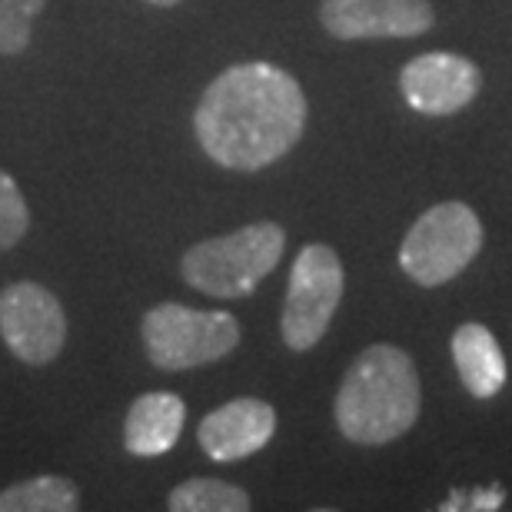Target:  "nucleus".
Listing matches in <instances>:
<instances>
[{"label":"nucleus","mask_w":512,"mask_h":512,"mask_svg":"<svg viewBox=\"0 0 512 512\" xmlns=\"http://www.w3.org/2000/svg\"><path fill=\"white\" fill-rule=\"evenodd\" d=\"M346 290V273L340 253L326 243H306L296 253L286 300L280 313V333L290 350H313L330 330Z\"/></svg>","instance_id":"423d86ee"},{"label":"nucleus","mask_w":512,"mask_h":512,"mask_svg":"<svg viewBox=\"0 0 512 512\" xmlns=\"http://www.w3.org/2000/svg\"><path fill=\"white\" fill-rule=\"evenodd\" d=\"M44 4L47 0H0V54H24L30 44V27Z\"/></svg>","instance_id":"2eb2a0df"},{"label":"nucleus","mask_w":512,"mask_h":512,"mask_svg":"<svg viewBox=\"0 0 512 512\" xmlns=\"http://www.w3.org/2000/svg\"><path fill=\"white\" fill-rule=\"evenodd\" d=\"M187 419V403L177 393H143L124 419V446L133 456H163L177 446Z\"/></svg>","instance_id":"9b49d317"},{"label":"nucleus","mask_w":512,"mask_h":512,"mask_svg":"<svg viewBox=\"0 0 512 512\" xmlns=\"http://www.w3.org/2000/svg\"><path fill=\"white\" fill-rule=\"evenodd\" d=\"M323 30L336 40H393L433 30L429 0H323Z\"/></svg>","instance_id":"1a4fd4ad"},{"label":"nucleus","mask_w":512,"mask_h":512,"mask_svg":"<svg viewBox=\"0 0 512 512\" xmlns=\"http://www.w3.org/2000/svg\"><path fill=\"white\" fill-rule=\"evenodd\" d=\"M0 336L24 366H50L67 343L64 303L34 280L4 286L0 290Z\"/></svg>","instance_id":"0eeeda50"},{"label":"nucleus","mask_w":512,"mask_h":512,"mask_svg":"<svg viewBox=\"0 0 512 512\" xmlns=\"http://www.w3.org/2000/svg\"><path fill=\"white\" fill-rule=\"evenodd\" d=\"M30 230V210L17 180L0 170V253L14 250Z\"/></svg>","instance_id":"dca6fc26"},{"label":"nucleus","mask_w":512,"mask_h":512,"mask_svg":"<svg viewBox=\"0 0 512 512\" xmlns=\"http://www.w3.org/2000/svg\"><path fill=\"white\" fill-rule=\"evenodd\" d=\"M147 4H153V7H177L180 0H147Z\"/></svg>","instance_id":"a211bd4d"},{"label":"nucleus","mask_w":512,"mask_h":512,"mask_svg":"<svg viewBox=\"0 0 512 512\" xmlns=\"http://www.w3.org/2000/svg\"><path fill=\"white\" fill-rule=\"evenodd\" d=\"M449 346H453L459 380L476 399H493L506 386V356L483 323H463Z\"/></svg>","instance_id":"f8f14e48"},{"label":"nucleus","mask_w":512,"mask_h":512,"mask_svg":"<svg viewBox=\"0 0 512 512\" xmlns=\"http://www.w3.org/2000/svg\"><path fill=\"white\" fill-rule=\"evenodd\" d=\"M449 499H453V503H443L439 509H499V506H503L506 493H503V489H489V493H486V489H476V493H469V496L466 493H453Z\"/></svg>","instance_id":"f3484780"},{"label":"nucleus","mask_w":512,"mask_h":512,"mask_svg":"<svg viewBox=\"0 0 512 512\" xmlns=\"http://www.w3.org/2000/svg\"><path fill=\"white\" fill-rule=\"evenodd\" d=\"M483 250V223L476 210L459 200H446L429 207L409 227L399 266L416 286H443L456 280Z\"/></svg>","instance_id":"39448f33"},{"label":"nucleus","mask_w":512,"mask_h":512,"mask_svg":"<svg viewBox=\"0 0 512 512\" xmlns=\"http://www.w3.org/2000/svg\"><path fill=\"white\" fill-rule=\"evenodd\" d=\"M286 250V230L280 223L260 220L223 237L200 240L180 260L187 286L217 300H243L276 270Z\"/></svg>","instance_id":"7ed1b4c3"},{"label":"nucleus","mask_w":512,"mask_h":512,"mask_svg":"<svg viewBox=\"0 0 512 512\" xmlns=\"http://www.w3.org/2000/svg\"><path fill=\"white\" fill-rule=\"evenodd\" d=\"M276 433V409L266 399L240 396L217 406L197 426V443L213 463H240L270 443Z\"/></svg>","instance_id":"9d476101"},{"label":"nucleus","mask_w":512,"mask_h":512,"mask_svg":"<svg viewBox=\"0 0 512 512\" xmlns=\"http://www.w3.org/2000/svg\"><path fill=\"white\" fill-rule=\"evenodd\" d=\"M77 506L80 489L57 473L24 479L0 493V512H74Z\"/></svg>","instance_id":"ddd939ff"},{"label":"nucleus","mask_w":512,"mask_h":512,"mask_svg":"<svg viewBox=\"0 0 512 512\" xmlns=\"http://www.w3.org/2000/svg\"><path fill=\"white\" fill-rule=\"evenodd\" d=\"M423 409V386L409 353L376 343L356 356L336 393L333 416L356 446H386L413 429Z\"/></svg>","instance_id":"f03ea898"},{"label":"nucleus","mask_w":512,"mask_h":512,"mask_svg":"<svg viewBox=\"0 0 512 512\" xmlns=\"http://www.w3.org/2000/svg\"><path fill=\"white\" fill-rule=\"evenodd\" d=\"M140 340L147 360L163 373L197 370L230 356L240 346V323L223 310H193L183 303H157L143 313Z\"/></svg>","instance_id":"20e7f679"},{"label":"nucleus","mask_w":512,"mask_h":512,"mask_svg":"<svg viewBox=\"0 0 512 512\" xmlns=\"http://www.w3.org/2000/svg\"><path fill=\"white\" fill-rule=\"evenodd\" d=\"M303 130V87L283 67L263 60L227 67L210 80L193 110V133L203 153L237 173H256L283 160Z\"/></svg>","instance_id":"f257e3e1"},{"label":"nucleus","mask_w":512,"mask_h":512,"mask_svg":"<svg viewBox=\"0 0 512 512\" xmlns=\"http://www.w3.org/2000/svg\"><path fill=\"white\" fill-rule=\"evenodd\" d=\"M167 506L173 512H247L250 496L240 486L223 483V479H187L170 493Z\"/></svg>","instance_id":"4468645a"},{"label":"nucleus","mask_w":512,"mask_h":512,"mask_svg":"<svg viewBox=\"0 0 512 512\" xmlns=\"http://www.w3.org/2000/svg\"><path fill=\"white\" fill-rule=\"evenodd\" d=\"M399 90L406 104L426 117H449L466 110L483 90V74L469 57L446 54H419L399 74Z\"/></svg>","instance_id":"6e6552de"}]
</instances>
